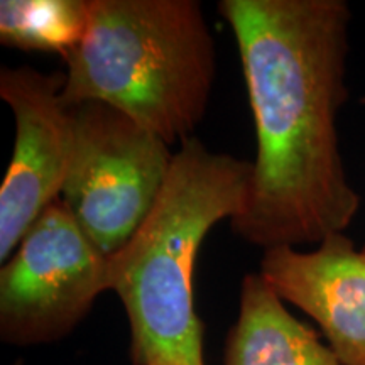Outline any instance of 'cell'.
<instances>
[{"label": "cell", "instance_id": "1", "mask_svg": "<svg viewBox=\"0 0 365 365\" xmlns=\"http://www.w3.org/2000/svg\"><path fill=\"white\" fill-rule=\"evenodd\" d=\"M257 134L247 200L230 220L264 250L319 244L360 208L336 118L349 98L352 12L344 0H222Z\"/></svg>", "mask_w": 365, "mask_h": 365}, {"label": "cell", "instance_id": "2", "mask_svg": "<svg viewBox=\"0 0 365 365\" xmlns=\"http://www.w3.org/2000/svg\"><path fill=\"white\" fill-rule=\"evenodd\" d=\"M250 175L252 163L210 150L196 137L182 140L149 215L108 255L110 291L129 319L134 365H205L193 298L196 257L208 232L242 212Z\"/></svg>", "mask_w": 365, "mask_h": 365}, {"label": "cell", "instance_id": "3", "mask_svg": "<svg viewBox=\"0 0 365 365\" xmlns=\"http://www.w3.org/2000/svg\"><path fill=\"white\" fill-rule=\"evenodd\" d=\"M65 107L103 102L173 145L207 112L215 41L196 0H91L65 56Z\"/></svg>", "mask_w": 365, "mask_h": 365}, {"label": "cell", "instance_id": "4", "mask_svg": "<svg viewBox=\"0 0 365 365\" xmlns=\"http://www.w3.org/2000/svg\"><path fill=\"white\" fill-rule=\"evenodd\" d=\"M70 150L61 190L76 223L105 255L129 242L170 175L171 145L103 102L68 107Z\"/></svg>", "mask_w": 365, "mask_h": 365}, {"label": "cell", "instance_id": "5", "mask_svg": "<svg viewBox=\"0 0 365 365\" xmlns=\"http://www.w3.org/2000/svg\"><path fill=\"white\" fill-rule=\"evenodd\" d=\"M105 291H110L108 255L59 198L0 269V336L16 346L65 339Z\"/></svg>", "mask_w": 365, "mask_h": 365}, {"label": "cell", "instance_id": "6", "mask_svg": "<svg viewBox=\"0 0 365 365\" xmlns=\"http://www.w3.org/2000/svg\"><path fill=\"white\" fill-rule=\"evenodd\" d=\"M65 73L29 66L0 70V97L14 113L16 140L0 188V262H6L41 213L61 196L70 150L63 103Z\"/></svg>", "mask_w": 365, "mask_h": 365}, {"label": "cell", "instance_id": "7", "mask_svg": "<svg viewBox=\"0 0 365 365\" xmlns=\"http://www.w3.org/2000/svg\"><path fill=\"white\" fill-rule=\"evenodd\" d=\"M259 274L274 293L298 307L344 365H365V250L345 232L328 235L309 252L264 250Z\"/></svg>", "mask_w": 365, "mask_h": 365}, {"label": "cell", "instance_id": "8", "mask_svg": "<svg viewBox=\"0 0 365 365\" xmlns=\"http://www.w3.org/2000/svg\"><path fill=\"white\" fill-rule=\"evenodd\" d=\"M223 365H344L317 331L287 312L261 274L242 281L239 317L225 341Z\"/></svg>", "mask_w": 365, "mask_h": 365}, {"label": "cell", "instance_id": "9", "mask_svg": "<svg viewBox=\"0 0 365 365\" xmlns=\"http://www.w3.org/2000/svg\"><path fill=\"white\" fill-rule=\"evenodd\" d=\"M91 0H2L0 43L65 58L83 38Z\"/></svg>", "mask_w": 365, "mask_h": 365}, {"label": "cell", "instance_id": "10", "mask_svg": "<svg viewBox=\"0 0 365 365\" xmlns=\"http://www.w3.org/2000/svg\"><path fill=\"white\" fill-rule=\"evenodd\" d=\"M364 250H365V245H364Z\"/></svg>", "mask_w": 365, "mask_h": 365}]
</instances>
